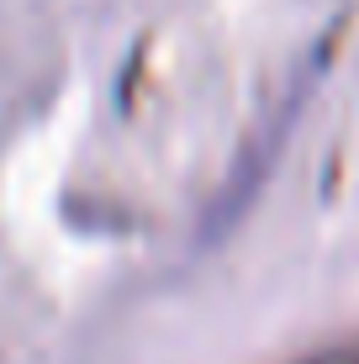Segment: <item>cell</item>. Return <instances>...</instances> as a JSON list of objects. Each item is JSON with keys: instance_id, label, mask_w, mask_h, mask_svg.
Returning a JSON list of instances; mask_svg holds the SVG:
<instances>
[{"instance_id": "obj_1", "label": "cell", "mask_w": 359, "mask_h": 364, "mask_svg": "<svg viewBox=\"0 0 359 364\" xmlns=\"http://www.w3.org/2000/svg\"><path fill=\"white\" fill-rule=\"evenodd\" d=\"M312 364H359V343L338 348V354H328V359H312Z\"/></svg>"}]
</instances>
